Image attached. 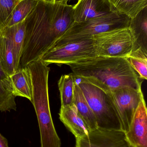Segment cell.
<instances>
[{
  "mask_svg": "<svg viewBox=\"0 0 147 147\" xmlns=\"http://www.w3.org/2000/svg\"><path fill=\"white\" fill-rule=\"evenodd\" d=\"M26 34L17 69L39 60L74 22L73 5L39 0L25 20Z\"/></svg>",
  "mask_w": 147,
  "mask_h": 147,
  "instance_id": "1",
  "label": "cell"
},
{
  "mask_svg": "<svg viewBox=\"0 0 147 147\" xmlns=\"http://www.w3.org/2000/svg\"><path fill=\"white\" fill-rule=\"evenodd\" d=\"M69 66L76 77L107 91L123 87L142 89V80L126 58L97 56Z\"/></svg>",
  "mask_w": 147,
  "mask_h": 147,
  "instance_id": "2",
  "label": "cell"
},
{
  "mask_svg": "<svg viewBox=\"0 0 147 147\" xmlns=\"http://www.w3.org/2000/svg\"><path fill=\"white\" fill-rule=\"evenodd\" d=\"M74 76L75 82L80 87L95 115L98 128L122 130L110 92L104 90L75 75Z\"/></svg>",
  "mask_w": 147,
  "mask_h": 147,
  "instance_id": "3",
  "label": "cell"
},
{
  "mask_svg": "<svg viewBox=\"0 0 147 147\" xmlns=\"http://www.w3.org/2000/svg\"><path fill=\"white\" fill-rule=\"evenodd\" d=\"M130 21L127 16L115 11L107 15L85 21L74 22L54 45L91 38L94 35L101 33L129 27Z\"/></svg>",
  "mask_w": 147,
  "mask_h": 147,
  "instance_id": "4",
  "label": "cell"
},
{
  "mask_svg": "<svg viewBox=\"0 0 147 147\" xmlns=\"http://www.w3.org/2000/svg\"><path fill=\"white\" fill-rule=\"evenodd\" d=\"M92 38L54 45L47 51L39 60L45 65H69L85 59L97 57Z\"/></svg>",
  "mask_w": 147,
  "mask_h": 147,
  "instance_id": "5",
  "label": "cell"
},
{
  "mask_svg": "<svg viewBox=\"0 0 147 147\" xmlns=\"http://www.w3.org/2000/svg\"><path fill=\"white\" fill-rule=\"evenodd\" d=\"M92 38L98 56L126 58L133 51V40L128 27L101 33Z\"/></svg>",
  "mask_w": 147,
  "mask_h": 147,
  "instance_id": "6",
  "label": "cell"
},
{
  "mask_svg": "<svg viewBox=\"0 0 147 147\" xmlns=\"http://www.w3.org/2000/svg\"><path fill=\"white\" fill-rule=\"evenodd\" d=\"M121 125V129L127 132L135 112L144 97L142 89L130 87L118 88L110 92Z\"/></svg>",
  "mask_w": 147,
  "mask_h": 147,
  "instance_id": "7",
  "label": "cell"
},
{
  "mask_svg": "<svg viewBox=\"0 0 147 147\" xmlns=\"http://www.w3.org/2000/svg\"><path fill=\"white\" fill-rule=\"evenodd\" d=\"M76 147H135L126 138L123 130L98 128L86 136L76 139Z\"/></svg>",
  "mask_w": 147,
  "mask_h": 147,
  "instance_id": "8",
  "label": "cell"
},
{
  "mask_svg": "<svg viewBox=\"0 0 147 147\" xmlns=\"http://www.w3.org/2000/svg\"><path fill=\"white\" fill-rule=\"evenodd\" d=\"M125 135L133 146L147 147V109L144 97L139 103Z\"/></svg>",
  "mask_w": 147,
  "mask_h": 147,
  "instance_id": "9",
  "label": "cell"
},
{
  "mask_svg": "<svg viewBox=\"0 0 147 147\" xmlns=\"http://www.w3.org/2000/svg\"><path fill=\"white\" fill-rule=\"evenodd\" d=\"M115 10L108 0H79L73 6L74 22H79L104 16Z\"/></svg>",
  "mask_w": 147,
  "mask_h": 147,
  "instance_id": "10",
  "label": "cell"
},
{
  "mask_svg": "<svg viewBox=\"0 0 147 147\" xmlns=\"http://www.w3.org/2000/svg\"><path fill=\"white\" fill-rule=\"evenodd\" d=\"M59 115L60 120L76 139L86 136L90 132V129L78 112L75 104L61 107Z\"/></svg>",
  "mask_w": 147,
  "mask_h": 147,
  "instance_id": "11",
  "label": "cell"
},
{
  "mask_svg": "<svg viewBox=\"0 0 147 147\" xmlns=\"http://www.w3.org/2000/svg\"><path fill=\"white\" fill-rule=\"evenodd\" d=\"M0 60L3 69L9 76L17 70L9 27L0 29Z\"/></svg>",
  "mask_w": 147,
  "mask_h": 147,
  "instance_id": "12",
  "label": "cell"
},
{
  "mask_svg": "<svg viewBox=\"0 0 147 147\" xmlns=\"http://www.w3.org/2000/svg\"><path fill=\"white\" fill-rule=\"evenodd\" d=\"M128 28L133 40V51L140 48L147 52V7L130 19Z\"/></svg>",
  "mask_w": 147,
  "mask_h": 147,
  "instance_id": "13",
  "label": "cell"
},
{
  "mask_svg": "<svg viewBox=\"0 0 147 147\" xmlns=\"http://www.w3.org/2000/svg\"><path fill=\"white\" fill-rule=\"evenodd\" d=\"M15 96H21L33 102V89L30 73L27 68L17 70L9 76Z\"/></svg>",
  "mask_w": 147,
  "mask_h": 147,
  "instance_id": "14",
  "label": "cell"
},
{
  "mask_svg": "<svg viewBox=\"0 0 147 147\" xmlns=\"http://www.w3.org/2000/svg\"><path fill=\"white\" fill-rule=\"evenodd\" d=\"M15 98L9 76L3 69L0 60V111H16Z\"/></svg>",
  "mask_w": 147,
  "mask_h": 147,
  "instance_id": "15",
  "label": "cell"
},
{
  "mask_svg": "<svg viewBox=\"0 0 147 147\" xmlns=\"http://www.w3.org/2000/svg\"><path fill=\"white\" fill-rule=\"evenodd\" d=\"M74 103L79 114L91 131L98 128L95 115L88 104L80 87L75 82V80L74 85Z\"/></svg>",
  "mask_w": 147,
  "mask_h": 147,
  "instance_id": "16",
  "label": "cell"
},
{
  "mask_svg": "<svg viewBox=\"0 0 147 147\" xmlns=\"http://www.w3.org/2000/svg\"><path fill=\"white\" fill-rule=\"evenodd\" d=\"M113 9L130 19L147 7V0H108Z\"/></svg>",
  "mask_w": 147,
  "mask_h": 147,
  "instance_id": "17",
  "label": "cell"
},
{
  "mask_svg": "<svg viewBox=\"0 0 147 147\" xmlns=\"http://www.w3.org/2000/svg\"><path fill=\"white\" fill-rule=\"evenodd\" d=\"M75 76L73 73L62 75L58 82L61 107L71 106L74 103Z\"/></svg>",
  "mask_w": 147,
  "mask_h": 147,
  "instance_id": "18",
  "label": "cell"
},
{
  "mask_svg": "<svg viewBox=\"0 0 147 147\" xmlns=\"http://www.w3.org/2000/svg\"><path fill=\"white\" fill-rule=\"evenodd\" d=\"M38 1L36 0L20 1L15 7L7 27L12 26L24 21L36 7Z\"/></svg>",
  "mask_w": 147,
  "mask_h": 147,
  "instance_id": "19",
  "label": "cell"
},
{
  "mask_svg": "<svg viewBox=\"0 0 147 147\" xmlns=\"http://www.w3.org/2000/svg\"><path fill=\"white\" fill-rule=\"evenodd\" d=\"M141 79L147 78V52L140 48L133 51L126 58Z\"/></svg>",
  "mask_w": 147,
  "mask_h": 147,
  "instance_id": "20",
  "label": "cell"
},
{
  "mask_svg": "<svg viewBox=\"0 0 147 147\" xmlns=\"http://www.w3.org/2000/svg\"><path fill=\"white\" fill-rule=\"evenodd\" d=\"M9 27L10 28L14 46L16 65L17 69L25 40L26 34L25 21H24L19 24Z\"/></svg>",
  "mask_w": 147,
  "mask_h": 147,
  "instance_id": "21",
  "label": "cell"
},
{
  "mask_svg": "<svg viewBox=\"0 0 147 147\" xmlns=\"http://www.w3.org/2000/svg\"><path fill=\"white\" fill-rule=\"evenodd\" d=\"M20 0H0V29L7 26L13 10Z\"/></svg>",
  "mask_w": 147,
  "mask_h": 147,
  "instance_id": "22",
  "label": "cell"
},
{
  "mask_svg": "<svg viewBox=\"0 0 147 147\" xmlns=\"http://www.w3.org/2000/svg\"><path fill=\"white\" fill-rule=\"evenodd\" d=\"M0 147H9L7 140L0 134Z\"/></svg>",
  "mask_w": 147,
  "mask_h": 147,
  "instance_id": "23",
  "label": "cell"
},
{
  "mask_svg": "<svg viewBox=\"0 0 147 147\" xmlns=\"http://www.w3.org/2000/svg\"><path fill=\"white\" fill-rule=\"evenodd\" d=\"M67 0H55V3H67Z\"/></svg>",
  "mask_w": 147,
  "mask_h": 147,
  "instance_id": "24",
  "label": "cell"
},
{
  "mask_svg": "<svg viewBox=\"0 0 147 147\" xmlns=\"http://www.w3.org/2000/svg\"><path fill=\"white\" fill-rule=\"evenodd\" d=\"M43 1H45L48 2H50V3H54V2H55V0H43Z\"/></svg>",
  "mask_w": 147,
  "mask_h": 147,
  "instance_id": "25",
  "label": "cell"
},
{
  "mask_svg": "<svg viewBox=\"0 0 147 147\" xmlns=\"http://www.w3.org/2000/svg\"><path fill=\"white\" fill-rule=\"evenodd\" d=\"M20 1H22V0H20ZM36 1H39V0H36Z\"/></svg>",
  "mask_w": 147,
  "mask_h": 147,
  "instance_id": "26",
  "label": "cell"
},
{
  "mask_svg": "<svg viewBox=\"0 0 147 147\" xmlns=\"http://www.w3.org/2000/svg\"><path fill=\"white\" fill-rule=\"evenodd\" d=\"M69 1V0H67V1Z\"/></svg>",
  "mask_w": 147,
  "mask_h": 147,
  "instance_id": "27",
  "label": "cell"
}]
</instances>
